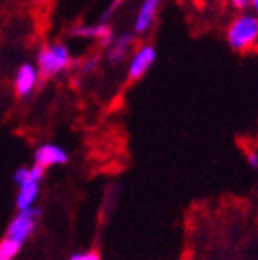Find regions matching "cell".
<instances>
[{
	"mask_svg": "<svg viewBox=\"0 0 258 260\" xmlns=\"http://www.w3.org/2000/svg\"><path fill=\"white\" fill-rule=\"evenodd\" d=\"M160 6H163V0H140L137 13H135L133 24H131V31L137 35V39L146 37L155 28Z\"/></svg>",
	"mask_w": 258,
	"mask_h": 260,
	"instance_id": "5b68a950",
	"label": "cell"
},
{
	"mask_svg": "<svg viewBox=\"0 0 258 260\" xmlns=\"http://www.w3.org/2000/svg\"><path fill=\"white\" fill-rule=\"evenodd\" d=\"M43 85L39 78V70L31 63H22L15 72V81H13V89H15L17 98H30L35 90Z\"/></svg>",
	"mask_w": 258,
	"mask_h": 260,
	"instance_id": "ba28073f",
	"label": "cell"
},
{
	"mask_svg": "<svg viewBox=\"0 0 258 260\" xmlns=\"http://www.w3.org/2000/svg\"><path fill=\"white\" fill-rule=\"evenodd\" d=\"M70 37H76V39H85V41H92L100 48H105L109 45L111 39L114 37V30L111 28L109 22H94V24H74L69 28Z\"/></svg>",
	"mask_w": 258,
	"mask_h": 260,
	"instance_id": "8992f818",
	"label": "cell"
},
{
	"mask_svg": "<svg viewBox=\"0 0 258 260\" xmlns=\"http://www.w3.org/2000/svg\"><path fill=\"white\" fill-rule=\"evenodd\" d=\"M245 159H247V165L251 166L253 170H258V151H254V150L247 151Z\"/></svg>",
	"mask_w": 258,
	"mask_h": 260,
	"instance_id": "2e32d148",
	"label": "cell"
},
{
	"mask_svg": "<svg viewBox=\"0 0 258 260\" xmlns=\"http://www.w3.org/2000/svg\"><path fill=\"white\" fill-rule=\"evenodd\" d=\"M74 65L76 61L72 57V52H70L69 45H64L63 41H54V43L43 45L37 52V59H35L41 83L69 72Z\"/></svg>",
	"mask_w": 258,
	"mask_h": 260,
	"instance_id": "7a4b0ae2",
	"label": "cell"
},
{
	"mask_svg": "<svg viewBox=\"0 0 258 260\" xmlns=\"http://www.w3.org/2000/svg\"><path fill=\"white\" fill-rule=\"evenodd\" d=\"M39 216H41V210L34 209V207L19 210V214L13 218V221L8 227V235L6 236L11 238V240L19 242V244H24L31 236V233L35 231V225L39 221Z\"/></svg>",
	"mask_w": 258,
	"mask_h": 260,
	"instance_id": "52a82bcc",
	"label": "cell"
},
{
	"mask_svg": "<svg viewBox=\"0 0 258 260\" xmlns=\"http://www.w3.org/2000/svg\"><path fill=\"white\" fill-rule=\"evenodd\" d=\"M159 57V52L153 43H142L137 45L135 50L125 61V78L127 81H140L155 67Z\"/></svg>",
	"mask_w": 258,
	"mask_h": 260,
	"instance_id": "3957f363",
	"label": "cell"
},
{
	"mask_svg": "<svg viewBox=\"0 0 258 260\" xmlns=\"http://www.w3.org/2000/svg\"><path fill=\"white\" fill-rule=\"evenodd\" d=\"M67 162H69V153L57 144H41L34 153V165L43 166L45 170L50 166H59Z\"/></svg>",
	"mask_w": 258,
	"mask_h": 260,
	"instance_id": "9c48e42d",
	"label": "cell"
},
{
	"mask_svg": "<svg viewBox=\"0 0 258 260\" xmlns=\"http://www.w3.org/2000/svg\"><path fill=\"white\" fill-rule=\"evenodd\" d=\"M69 260H102V255H100L98 251L90 249V251H85V253H74V255H70Z\"/></svg>",
	"mask_w": 258,
	"mask_h": 260,
	"instance_id": "5bb4252c",
	"label": "cell"
},
{
	"mask_svg": "<svg viewBox=\"0 0 258 260\" xmlns=\"http://www.w3.org/2000/svg\"><path fill=\"white\" fill-rule=\"evenodd\" d=\"M20 247H22V244H19V242L11 240V238L6 236L4 240L0 242V260H13L19 255Z\"/></svg>",
	"mask_w": 258,
	"mask_h": 260,
	"instance_id": "7c38bea8",
	"label": "cell"
},
{
	"mask_svg": "<svg viewBox=\"0 0 258 260\" xmlns=\"http://www.w3.org/2000/svg\"><path fill=\"white\" fill-rule=\"evenodd\" d=\"M28 2H30L31 6H45L48 0H28Z\"/></svg>",
	"mask_w": 258,
	"mask_h": 260,
	"instance_id": "e0dca14e",
	"label": "cell"
},
{
	"mask_svg": "<svg viewBox=\"0 0 258 260\" xmlns=\"http://www.w3.org/2000/svg\"><path fill=\"white\" fill-rule=\"evenodd\" d=\"M137 46V35L131 30L127 31H114V37L111 39V43L104 48V57L107 59V63L113 67L124 65L127 57L131 55V52Z\"/></svg>",
	"mask_w": 258,
	"mask_h": 260,
	"instance_id": "277c9868",
	"label": "cell"
},
{
	"mask_svg": "<svg viewBox=\"0 0 258 260\" xmlns=\"http://www.w3.org/2000/svg\"><path fill=\"white\" fill-rule=\"evenodd\" d=\"M102 61H104V54H102V52H92V54L87 55V57H85L83 61H80L76 67H78L81 76H89V74H94L96 70L100 69Z\"/></svg>",
	"mask_w": 258,
	"mask_h": 260,
	"instance_id": "8fae6325",
	"label": "cell"
},
{
	"mask_svg": "<svg viewBox=\"0 0 258 260\" xmlns=\"http://www.w3.org/2000/svg\"><path fill=\"white\" fill-rule=\"evenodd\" d=\"M227 4H229V8H233V10L238 11V13L251 10V0H227Z\"/></svg>",
	"mask_w": 258,
	"mask_h": 260,
	"instance_id": "9a60e30c",
	"label": "cell"
},
{
	"mask_svg": "<svg viewBox=\"0 0 258 260\" xmlns=\"http://www.w3.org/2000/svg\"><path fill=\"white\" fill-rule=\"evenodd\" d=\"M251 10H253L254 13H258V0H251Z\"/></svg>",
	"mask_w": 258,
	"mask_h": 260,
	"instance_id": "ac0fdd59",
	"label": "cell"
},
{
	"mask_svg": "<svg viewBox=\"0 0 258 260\" xmlns=\"http://www.w3.org/2000/svg\"><path fill=\"white\" fill-rule=\"evenodd\" d=\"M39 183H41V179H37V177H30V179H26L24 183H20L19 194H17V209L24 210V209L34 207L35 200H37V196H39Z\"/></svg>",
	"mask_w": 258,
	"mask_h": 260,
	"instance_id": "30bf717a",
	"label": "cell"
},
{
	"mask_svg": "<svg viewBox=\"0 0 258 260\" xmlns=\"http://www.w3.org/2000/svg\"><path fill=\"white\" fill-rule=\"evenodd\" d=\"M225 41L229 48L238 54L254 50L258 46V13L254 11L236 13L225 28Z\"/></svg>",
	"mask_w": 258,
	"mask_h": 260,
	"instance_id": "6da1fadb",
	"label": "cell"
},
{
	"mask_svg": "<svg viewBox=\"0 0 258 260\" xmlns=\"http://www.w3.org/2000/svg\"><path fill=\"white\" fill-rule=\"evenodd\" d=\"M127 0H109V4L105 6V10L102 11V15H100V20L102 22H111V19H114V15L122 10V6L125 4Z\"/></svg>",
	"mask_w": 258,
	"mask_h": 260,
	"instance_id": "4fadbf2b",
	"label": "cell"
}]
</instances>
